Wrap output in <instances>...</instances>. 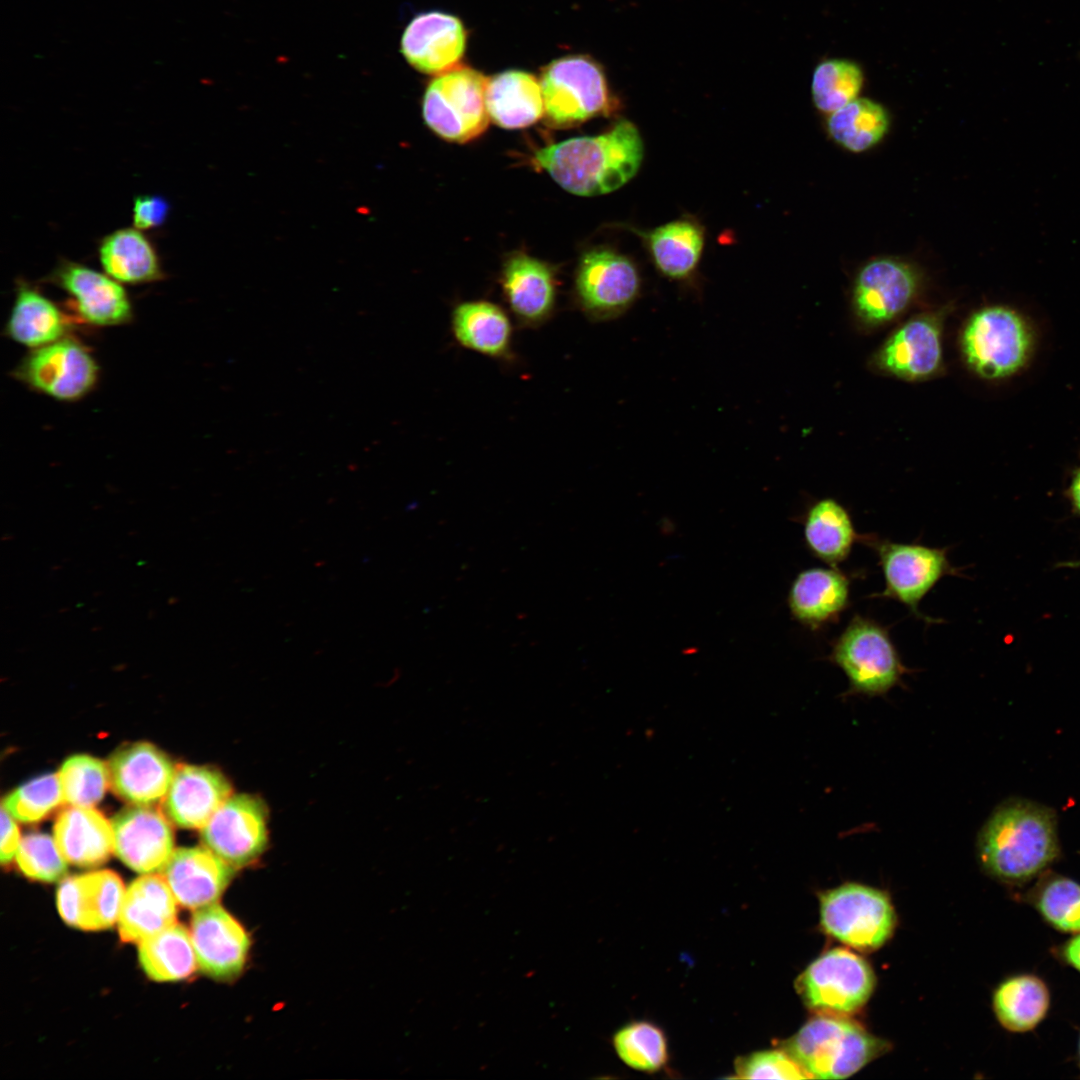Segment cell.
Segmentation results:
<instances>
[{"instance_id": "6da1fadb", "label": "cell", "mask_w": 1080, "mask_h": 1080, "mask_svg": "<svg viewBox=\"0 0 1080 1080\" xmlns=\"http://www.w3.org/2000/svg\"><path fill=\"white\" fill-rule=\"evenodd\" d=\"M644 144L634 123L622 119L595 136L570 138L534 152L535 167L545 170L564 190L578 196L615 191L638 172Z\"/></svg>"}, {"instance_id": "7a4b0ae2", "label": "cell", "mask_w": 1080, "mask_h": 1080, "mask_svg": "<svg viewBox=\"0 0 1080 1080\" xmlns=\"http://www.w3.org/2000/svg\"><path fill=\"white\" fill-rule=\"evenodd\" d=\"M977 847L982 865L993 876L1028 880L1058 856L1055 813L1028 800L1005 801L983 825Z\"/></svg>"}, {"instance_id": "3957f363", "label": "cell", "mask_w": 1080, "mask_h": 1080, "mask_svg": "<svg viewBox=\"0 0 1080 1080\" xmlns=\"http://www.w3.org/2000/svg\"><path fill=\"white\" fill-rule=\"evenodd\" d=\"M1039 343L1035 321L1008 304L986 305L974 311L960 337L969 369L979 378L992 382L1010 380L1026 372Z\"/></svg>"}, {"instance_id": "277c9868", "label": "cell", "mask_w": 1080, "mask_h": 1080, "mask_svg": "<svg viewBox=\"0 0 1080 1080\" xmlns=\"http://www.w3.org/2000/svg\"><path fill=\"white\" fill-rule=\"evenodd\" d=\"M828 660L846 675L848 694L883 695L910 672L902 663L888 628L859 614L834 639Z\"/></svg>"}, {"instance_id": "5b68a950", "label": "cell", "mask_w": 1080, "mask_h": 1080, "mask_svg": "<svg viewBox=\"0 0 1080 1080\" xmlns=\"http://www.w3.org/2000/svg\"><path fill=\"white\" fill-rule=\"evenodd\" d=\"M883 1048L879 1039L859 1025L832 1016L809 1020L785 1045L811 1077L819 1079L846 1078Z\"/></svg>"}, {"instance_id": "8992f818", "label": "cell", "mask_w": 1080, "mask_h": 1080, "mask_svg": "<svg viewBox=\"0 0 1080 1080\" xmlns=\"http://www.w3.org/2000/svg\"><path fill=\"white\" fill-rule=\"evenodd\" d=\"M544 117L552 128L566 129L617 107L605 73L591 57L571 55L552 61L541 74Z\"/></svg>"}, {"instance_id": "52a82bcc", "label": "cell", "mask_w": 1080, "mask_h": 1080, "mask_svg": "<svg viewBox=\"0 0 1080 1080\" xmlns=\"http://www.w3.org/2000/svg\"><path fill=\"white\" fill-rule=\"evenodd\" d=\"M861 543L877 554L885 581L884 590L871 597L898 601L928 624L943 621L922 614L919 603L943 577L962 575L950 563L948 548L893 542L873 535H864Z\"/></svg>"}, {"instance_id": "ba28073f", "label": "cell", "mask_w": 1080, "mask_h": 1080, "mask_svg": "<svg viewBox=\"0 0 1080 1080\" xmlns=\"http://www.w3.org/2000/svg\"><path fill=\"white\" fill-rule=\"evenodd\" d=\"M487 84L481 72L467 66L436 76L423 97L426 125L450 142L467 143L478 138L490 121L485 99Z\"/></svg>"}, {"instance_id": "9c48e42d", "label": "cell", "mask_w": 1080, "mask_h": 1080, "mask_svg": "<svg viewBox=\"0 0 1080 1080\" xmlns=\"http://www.w3.org/2000/svg\"><path fill=\"white\" fill-rule=\"evenodd\" d=\"M642 279L636 264L627 256L605 247L585 252L577 266L574 291L576 302L591 321H609L622 316L638 300Z\"/></svg>"}, {"instance_id": "30bf717a", "label": "cell", "mask_w": 1080, "mask_h": 1080, "mask_svg": "<svg viewBox=\"0 0 1080 1080\" xmlns=\"http://www.w3.org/2000/svg\"><path fill=\"white\" fill-rule=\"evenodd\" d=\"M13 377L50 398L73 402L88 395L99 379V366L79 340L67 335L31 349L16 365Z\"/></svg>"}, {"instance_id": "8fae6325", "label": "cell", "mask_w": 1080, "mask_h": 1080, "mask_svg": "<svg viewBox=\"0 0 1080 1080\" xmlns=\"http://www.w3.org/2000/svg\"><path fill=\"white\" fill-rule=\"evenodd\" d=\"M821 924L839 941L860 949L880 947L890 937L895 915L887 896L860 884H845L823 894Z\"/></svg>"}, {"instance_id": "7c38bea8", "label": "cell", "mask_w": 1080, "mask_h": 1080, "mask_svg": "<svg viewBox=\"0 0 1080 1080\" xmlns=\"http://www.w3.org/2000/svg\"><path fill=\"white\" fill-rule=\"evenodd\" d=\"M799 993L811 1009L827 1014H848L870 997L874 976L858 955L841 948L830 950L801 974Z\"/></svg>"}, {"instance_id": "4fadbf2b", "label": "cell", "mask_w": 1080, "mask_h": 1080, "mask_svg": "<svg viewBox=\"0 0 1080 1080\" xmlns=\"http://www.w3.org/2000/svg\"><path fill=\"white\" fill-rule=\"evenodd\" d=\"M201 839L235 869L250 865L268 843L264 802L250 794L231 795L201 828Z\"/></svg>"}, {"instance_id": "5bb4252c", "label": "cell", "mask_w": 1080, "mask_h": 1080, "mask_svg": "<svg viewBox=\"0 0 1080 1080\" xmlns=\"http://www.w3.org/2000/svg\"><path fill=\"white\" fill-rule=\"evenodd\" d=\"M48 280L70 297L77 316L87 324L108 327L132 320L129 295L121 283L106 273L63 260Z\"/></svg>"}, {"instance_id": "9a60e30c", "label": "cell", "mask_w": 1080, "mask_h": 1080, "mask_svg": "<svg viewBox=\"0 0 1080 1080\" xmlns=\"http://www.w3.org/2000/svg\"><path fill=\"white\" fill-rule=\"evenodd\" d=\"M190 934L202 973L219 981H230L241 974L251 940L241 923L226 909L216 903L197 909L192 917Z\"/></svg>"}, {"instance_id": "2e32d148", "label": "cell", "mask_w": 1080, "mask_h": 1080, "mask_svg": "<svg viewBox=\"0 0 1080 1080\" xmlns=\"http://www.w3.org/2000/svg\"><path fill=\"white\" fill-rule=\"evenodd\" d=\"M111 824L113 852L136 872L162 870L174 852L172 827L165 815L151 805L125 808Z\"/></svg>"}, {"instance_id": "e0dca14e", "label": "cell", "mask_w": 1080, "mask_h": 1080, "mask_svg": "<svg viewBox=\"0 0 1080 1080\" xmlns=\"http://www.w3.org/2000/svg\"><path fill=\"white\" fill-rule=\"evenodd\" d=\"M919 278L908 264L893 258L868 262L858 272L853 304L864 323L879 325L900 315L912 302Z\"/></svg>"}, {"instance_id": "ac0fdd59", "label": "cell", "mask_w": 1080, "mask_h": 1080, "mask_svg": "<svg viewBox=\"0 0 1080 1080\" xmlns=\"http://www.w3.org/2000/svg\"><path fill=\"white\" fill-rule=\"evenodd\" d=\"M942 318L924 313L903 323L875 356L879 369L905 380L933 376L942 364Z\"/></svg>"}, {"instance_id": "d6986e66", "label": "cell", "mask_w": 1080, "mask_h": 1080, "mask_svg": "<svg viewBox=\"0 0 1080 1080\" xmlns=\"http://www.w3.org/2000/svg\"><path fill=\"white\" fill-rule=\"evenodd\" d=\"M125 892L121 878L110 870L70 876L58 887V911L69 926L107 929L118 921Z\"/></svg>"}, {"instance_id": "ffe728a7", "label": "cell", "mask_w": 1080, "mask_h": 1080, "mask_svg": "<svg viewBox=\"0 0 1080 1080\" xmlns=\"http://www.w3.org/2000/svg\"><path fill=\"white\" fill-rule=\"evenodd\" d=\"M466 31L457 17L438 11L414 17L401 38V53L419 72L440 75L458 66Z\"/></svg>"}, {"instance_id": "44dd1931", "label": "cell", "mask_w": 1080, "mask_h": 1080, "mask_svg": "<svg viewBox=\"0 0 1080 1080\" xmlns=\"http://www.w3.org/2000/svg\"><path fill=\"white\" fill-rule=\"evenodd\" d=\"M108 769L110 785L120 798L134 805H152L165 798L176 767L153 744L136 742L115 751Z\"/></svg>"}, {"instance_id": "7402d4cb", "label": "cell", "mask_w": 1080, "mask_h": 1080, "mask_svg": "<svg viewBox=\"0 0 1080 1080\" xmlns=\"http://www.w3.org/2000/svg\"><path fill=\"white\" fill-rule=\"evenodd\" d=\"M162 871L177 903L197 910L218 901L235 868L208 847L195 846L174 850Z\"/></svg>"}, {"instance_id": "603a6c76", "label": "cell", "mask_w": 1080, "mask_h": 1080, "mask_svg": "<svg viewBox=\"0 0 1080 1080\" xmlns=\"http://www.w3.org/2000/svg\"><path fill=\"white\" fill-rule=\"evenodd\" d=\"M231 791L230 782L219 770L181 764L163 799V811L179 827L201 829Z\"/></svg>"}, {"instance_id": "cb8c5ba5", "label": "cell", "mask_w": 1080, "mask_h": 1080, "mask_svg": "<svg viewBox=\"0 0 1080 1080\" xmlns=\"http://www.w3.org/2000/svg\"><path fill=\"white\" fill-rule=\"evenodd\" d=\"M501 284L518 321L536 327L548 320L556 304V278L547 263L518 252L504 263Z\"/></svg>"}, {"instance_id": "d4e9b609", "label": "cell", "mask_w": 1080, "mask_h": 1080, "mask_svg": "<svg viewBox=\"0 0 1080 1080\" xmlns=\"http://www.w3.org/2000/svg\"><path fill=\"white\" fill-rule=\"evenodd\" d=\"M850 585L849 576L839 568L801 571L788 594L792 616L814 631L836 623L850 604Z\"/></svg>"}, {"instance_id": "484cf974", "label": "cell", "mask_w": 1080, "mask_h": 1080, "mask_svg": "<svg viewBox=\"0 0 1080 1080\" xmlns=\"http://www.w3.org/2000/svg\"><path fill=\"white\" fill-rule=\"evenodd\" d=\"M176 899L164 876L146 874L125 892L118 918L122 942L137 943L176 923Z\"/></svg>"}, {"instance_id": "4316f807", "label": "cell", "mask_w": 1080, "mask_h": 1080, "mask_svg": "<svg viewBox=\"0 0 1080 1080\" xmlns=\"http://www.w3.org/2000/svg\"><path fill=\"white\" fill-rule=\"evenodd\" d=\"M53 836L65 860L75 866H98L113 851L112 824L92 807L64 809L56 818Z\"/></svg>"}, {"instance_id": "83f0119b", "label": "cell", "mask_w": 1080, "mask_h": 1080, "mask_svg": "<svg viewBox=\"0 0 1080 1080\" xmlns=\"http://www.w3.org/2000/svg\"><path fill=\"white\" fill-rule=\"evenodd\" d=\"M69 328L70 320L57 304L38 288L24 281L17 284L15 300L4 326L8 338L31 350L69 335Z\"/></svg>"}, {"instance_id": "f1b7e54d", "label": "cell", "mask_w": 1080, "mask_h": 1080, "mask_svg": "<svg viewBox=\"0 0 1080 1080\" xmlns=\"http://www.w3.org/2000/svg\"><path fill=\"white\" fill-rule=\"evenodd\" d=\"M643 239L656 269L666 278L688 280L704 248V229L696 220L679 218L648 231L634 230Z\"/></svg>"}, {"instance_id": "f546056e", "label": "cell", "mask_w": 1080, "mask_h": 1080, "mask_svg": "<svg viewBox=\"0 0 1080 1080\" xmlns=\"http://www.w3.org/2000/svg\"><path fill=\"white\" fill-rule=\"evenodd\" d=\"M486 107L496 125L504 129H522L544 116L540 81L521 70H508L488 79Z\"/></svg>"}, {"instance_id": "4dcf8cb0", "label": "cell", "mask_w": 1080, "mask_h": 1080, "mask_svg": "<svg viewBox=\"0 0 1080 1080\" xmlns=\"http://www.w3.org/2000/svg\"><path fill=\"white\" fill-rule=\"evenodd\" d=\"M98 256L105 273L121 284H146L163 277L156 249L135 227L106 235L99 244Z\"/></svg>"}, {"instance_id": "1f68e13d", "label": "cell", "mask_w": 1080, "mask_h": 1080, "mask_svg": "<svg viewBox=\"0 0 1080 1080\" xmlns=\"http://www.w3.org/2000/svg\"><path fill=\"white\" fill-rule=\"evenodd\" d=\"M803 520L808 550L830 567L838 568L864 536L856 531L849 511L834 498L812 503Z\"/></svg>"}, {"instance_id": "d6a6232c", "label": "cell", "mask_w": 1080, "mask_h": 1080, "mask_svg": "<svg viewBox=\"0 0 1080 1080\" xmlns=\"http://www.w3.org/2000/svg\"><path fill=\"white\" fill-rule=\"evenodd\" d=\"M451 326L463 347L489 357L503 358L510 352L512 326L507 314L488 301H468L452 311Z\"/></svg>"}, {"instance_id": "836d02e7", "label": "cell", "mask_w": 1080, "mask_h": 1080, "mask_svg": "<svg viewBox=\"0 0 1080 1080\" xmlns=\"http://www.w3.org/2000/svg\"><path fill=\"white\" fill-rule=\"evenodd\" d=\"M138 958L145 974L157 982L185 979L198 966L191 934L177 923L140 942Z\"/></svg>"}, {"instance_id": "e575fe53", "label": "cell", "mask_w": 1080, "mask_h": 1080, "mask_svg": "<svg viewBox=\"0 0 1080 1080\" xmlns=\"http://www.w3.org/2000/svg\"><path fill=\"white\" fill-rule=\"evenodd\" d=\"M889 125V114L882 104L860 97L828 114L826 121L833 141L853 153L865 152L878 144Z\"/></svg>"}, {"instance_id": "d590c367", "label": "cell", "mask_w": 1080, "mask_h": 1080, "mask_svg": "<svg viewBox=\"0 0 1080 1080\" xmlns=\"http://www.w3.org/2000/svg\"><path fill=\"white\" fill-rule=\"evenodd\" d=\"M994 1010L1000 1023L1010 1031L1034 1028L1045 1016L1049 993L1037 977L1021 975L1001 984L994 995Z\"/></svg>"}, {"instance_id": "8d00e7d4", "label": "cell", "mask_w": 1080, "mask_h": 1080, "mask_svg": "<svg viewBox=\"0 0 1080 1080\" xmlns=\"http://www.w3.org/2000/svg\"><path fill=\"white\" fill-rule=\"evenodd\" d=\"M864 84L862 67L846 58H829L815 67L811 81L812 101L827 115L857 99Z\"/></svg>"}, {"instance_id": "74e56055", "label": "cell", "mask_w": 1080, "mask_h": 1080, "mask_svg": "<svg viewBox=\"0 0 1080 1080\" xmlns=\"http://www.w3.org/2000/svg\"><path fill=\"white\" fill-rule=\"evenodd\" d=\"M57 774L64 803L71 806L93 807L110 785L108 764L86 754L67 758Z\"/></svg>"}, {"instance_id": "f35d334b", "label": "cell", "mask_w": 1080, "mask_h": 1080, "mask_svg": "<svg viewBox=\"0 0 1080 1080\" xmlns=\"http://www.w3.org/2000/svg\"><path fill=\"white\" fill-rule=\"evenodd\" d=\"M619 1058L631 1068L654 1072L667 1062L666 1038L656 1025L638 1021L619 1029L613 1037Z\"/></svg>"}, {"instance_id": "ab89813d", "label": "cell", "mask_w": 1080, "mask_h": 1080, "mask_svg": "<svg viewBox=\"0 0 1080 1080\" xmlns=\"http://www.w3.org/2000/svg\"><path fill=\"white\" fill-rule=\"evenodd\" d=\"M64 803L58 774L36 777L19 786L2 801V806L18 821L32 823L43 819Z\"/></svg>"}, {"instance_id": "60d3db41", "label": "cell", "mask_w": 1080, "mask_h": 1080, "mask_svg": "<svg viewBox=\"0 0 1080 1080\" xmlns=\"http://www.w3.org/2000/svg\"><path fill=\"white\" fill-rule=\"evenodd\" d=\"M15 859L20 871L37 881L55 882L67 871L68 862L54 837L45 833L33 832L22 837Z\"/></svg>"}, {"instance_id": "b9f144b4", "label": "cell", "mask_w": 1080, "mask_h": 1080, "mask_svg": "<svg viewBox=\"0 0 1080 1080\" xmlns=\"http://www.w3.org/2000/svg\"><path fill=\"white\" fill-rule=\"evenodd\" d=\"M1036 906L1054 927L1065 932H1080V884L1065 878L1046 881L1036 897Z\"/></svg>"}, {"instance_id": "7bdbcfd3", "label": "cell", "mask_w": 1080, "mask_h": 1080, "mask_svg": "<svg viewBox=\"0 0 1080 1080\" xmlns=\"http://www.w3.org/2000/svg\"><path fill=\"white\" fill-rule=\"evenodd\" d=\"M735 1077L743 1079H807L811 1075L786 1050H765L737 1059Z\"/></svg>"}, {"instance_id": "ee69618b", "label": "cell", "mask_w": 1080, "mask_h": 1080, "mask_svg": "<svg viewBox=\"0 0 1080 1080\" xmlns=\"http://www.w3.org/2000/svg\"><path fill=\"white\" fill-rule=\"evenodd\" d=\"M168 201L158 195H140L134 199L132 207L133 227L150 230L161 226L169 214Z\"/></svg>"}, {"instance_id": "f6af8a7d", "label": "cell", "mask_w": 1080, "mask_h": 1080, "mask_svg": "<svg viewBox=\"0 0 1080 1080\" xmlns=\"http://www.w3.org/2000/svg\"><path fill=\"white\" fill-rule=\"evenodd\" d=\"M14 817L1 806V844L0 859L2 865L10 864L16 856L21 837Z\"/></svg>"}, {"instance_id": "bcb514c9", "label": "cell", "mask_w": 1080, "mask_h": 1080, "mask_svg": "<svg viewBox=\"0 0 1080 1080\" xmlns=\"http://www.w3.org/2000/svg\"><path fill=\"white\" fill-rule=\"evenodd\" d=\"M1065 496L1071 504L1072 511L1080 517V465L1071 472Z\"/></svg>"}, {"instance_id": "7dc6e473", "label": "cell", "mask_w": 1080, "mask_h": 1080, "mask_svg": "<svg viewBox=\"0 0 1080 1080\" xmlns=\"http://www.w3.org/2000/svg\"><path fill=\"white\" fill-rule=\"evenodd\" d=\"M1064 956L1070 964L1080 971V932L1067 943Z\"/></svg>"}, {"instance_id": "c3c4849f", "label": "cell", "mask_w": 1080, "mask_h": 1080, "mask_svg": "<svg viewBox=\"0 0 1080 1080\" xmlns=\"http://www.w3.org/2000/svg\"><path fill=\"white\" fill-rule=\"evenodd\" d=\"M1059 566H1065V567H1074V568H1077V567H1080V560H1077V561H1070V562H1065V563L1059 564Z\"/></svg>"}]
</instances>
